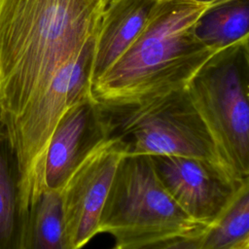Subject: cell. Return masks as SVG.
<instances>
[{
  "mask_svg": "<svg viewBox=\"0 0 249 249\" xmlns=\"http://www.w3.org/2000/svg\"><path fill=\"white\" fill-rule=\"evenodd\" d=\"M99 0H0V109L10 128L94 38Z\"/></svg>",
  "mask_w": 249,
  "mask_h": 249,
  "instance_id": "6da1fadb",
  "label": "cell"
},
{
  "mask_svg": "<svg viewBox=\"0 0 249 249\" xmlns=\"http://www.w3.org/2000/svg\"><path fill=\"white\" fill-rule=\"evenodd\" d=\"M209 6L191 0H159L129 48L91 83L92 97L104 105H125L185 88L215 53L193 30Z\"/></svg>",
  "mask_w": 249,
  "mask_h": 249,
  "instance_id": "7a4b0ae2",
  "label": "cell"
},
{
  "mask_svg": "<svg viewBox=\"0 0 249 249\" xmlns=\"http://www.w3.org/2000/svg\"><path fill=\"white\" fill-rule=\"evenodd\" d=\"M186 89L229 169L249 180V38L213 53Z\"/></svg>",
  "mask_w": 249,
  "mask_h": 249,
  "instance_id": "3957f363",
  "label": "cell"
},
{
  "mask_svg": "<svg viewBox=\"0 0 249 249\" xmlns=\"http://www.w3.org/2000/svg\"><path fill=\"white\" fill-rule=\"evenodd\" d=\"M102 105L110 119L111 135L124 140L126 153L200 159L232 174L186 87L138 103Z\"/></svg>",
  "mask_w": 249,
  "mask_h": 249,
  "instance_id": "277c9868",
  "label": "cell"
},
{
  "mask_svg": "<svg viewBox=\"0 0 249 249\" xmlns=\"http://www.w3.org/2000/svg\"><path fill=\"white\" fill-rule=\"evenodd\" d=\"M207 228L191 219L160 182L148 155L125 153L116 169L103 205L98 233L128 243Z\"/></svg>",
  "mask_w": 249,
  "mask_h": 249,
  "instance_id": "5b68a950",
  "label": "cell"
},
{
  "mask_svg": "<svg viewBox=\"0 0 249 249\" xmlns=\"http://www.w3.org/2000/svg\"><path fill=\"white\" fill-rule=\"evenodd\" d=\"M94 38L72 61L63 66L48 87L26 107L8 129L16 149L29 204L33 176L50 136L63 113L90 95Z\"/></svg>",
  "mask_w": 249,
  "mask_h": 249,
  "instance_id": "8992f818",
  "label": "cell"
},
{
  "mask_svg": "<svg viewBox=\"0 0 249 249\" xmlns=\"http://www.w3.org/2000/svg\"><path fill=\"white\" fill-rule=\"evenodd\" d=\"M105 107L92 95L70 106L55 124L36 166L31 198L41 190L61 191L79 165L111 136Z\"/></svg>",
  "mask_w": 249,
  "mask_h": 249,
  "instance_id": "52a82bcc",
  "label": "cell"
},
{
  "mask_svg": "<svg viewBox=\"0 0 249 249\" xmlns=\"http://www.w3.org/2000/svg\"><path fill=\"white\" fill-rule=\"evenodd\" d=\"M155 172L171 198L195 222L211 226L249 180L204 160L150 156Z\"/></svg>",
  "mask_w": 249,
  "mask_h": 249,
  "instance_id": "ba28073f",
  "label": "cell"
},
{
  "mask_svg": "<svg viewBox=\"0 0 249 249\" xmlns=\"http://www.w3.org/2000/svg\"><path fill=\"white\" fill-rule=\"evenodd\" d=\"M124 140L111 135L93 150L60 191L65 225L74 249H81L98 233L103 205L122 157Z\"/></svg>",
  "mask_w": 249,
  "mask_h": 249,
  "instance_id": "9c48e42d",
  "label": "cell"
},
{
  "mask_svg": "<svg viewBox=\"0 0 249 249\" xmlns=\"http://www.w3.org/2000/svg\"><path fill=\"white\" fill-rule=\"evenodd\" d=\"M159 0H111L103 9L94 36L90 86L129 48Z\"/></svg>",
  "mask_w": 249,
  "mask_h": 249,
  "instance_id": "30bf717a",
  "label": "cell"
},
{
  "mask_svg": "<svg viewBox=\"0 0 249 249\" xmlns=\"http://www.w3.org/2000/svg\"><path fill=\"white\" fill-rule=\"evenodd\" d=\"M27 214L18 158L7 133L0 136V249H23Z\"/></svg>",
  "mask_w": 249,
  "mask_h": 249,
  "instance_id": "8fae6325",
  "label": "cell"
},
{
  "mask_svg": "<svg viewBox=\"0 0 249 249\" xmlns=\"http://www.w3.org/2000/svg\"><path fill=\"white\" fill-rule=\"evenodd\" d=\"M23 249H74L65 225L60 191L41 190L31 198Z\"/></svg>",
  "mask_w": 249,
  "mask_h": 249,
  "instance_id": "7c38bea8",
  "label": "cell"
},
{
  "mask_svg": "<svg viewBox=\"0 0 249 249\" xmlns=\"http://www.w3.org/2000/svg\"><path fill=\"white\" fill-rule=\"evenodd\" d=\"M193 30L197 40L213 52L249 38V0H222L210 5Z\"/></svg>",
  "mask_w": 249,
  "mask_h": 249,
  "instance_id": "4fadbf2b",
  "label": "cell"
},
{
  "mask_svg": "<svg viewBox=\"0 0 249 249\" xmlns=\"http://www.w3.org/2000/svg\"><path fill=\"white\" fill-rule=\"evenodd\" d=\"M249 248V183L244 184L232 201L209 226L198 249Z\"/></svg>",
  "mask_w": 249,
  "mask_h": 249,
  "instance_id": "5bb4252c",
  "label": "cell"
},
{
  "mask_svg": "<svg viewBox=\"0 0 249 249\" xmlns=\"http://www.w3.org/2000/svg\"><path fill=\"white\" fill-rule=\"evenodd\" d=\"M204 231L205 230L136 242L116 243L112 249H198Z\"/></svg>",
  "mask_w": 249,
  "mask_h": 249,
  "instance_id": "9a60e30c",
  "label": "cell"
},
{
  "mask_svg": "<svg viewBox=\"0 0 249 249\" xmlns=\"http://www.w3.org/2000/svg\"><path fill=\"white\" fill-rule=\"evenodd\" d=\"M7 133H8V129L3 121V117H2V113H1V109H0V136L7 134Z\"/></svg>",
  "mask_w": 249,
  "mask_h": 249,
  "instance_id": "2e32d148",
  "label": "cell"
},
{
  "mask_svg": "<svg viewBox=\"0 0 249 249\" xmlns=\"http://www.w3.org/2000/svg\"><path fill=\"white\" fill-rule=\"evenodd\" d=\"M191 1H195L197 3H203V4H208V5H212L215 4L217 2H220L222 0H191Z\"/></svg>",
  "mask_w": 249,
  "mask_h": 249,
  "instance_id": "e0dca14e",
  "label": "cell"
},
{
  "mask_svg": "<svg viewBox=\"0 0 249 249\" xmlns=\"http://www.w3.org/2000/svg\"><path fill=\"white\" fill-rule=\"evenodd\" d=\"M99 1H101V2H102V3H103L105 6H106V5H107V4H108V3H109L111 0H99Z\"/></svg>",
  "mask_w": 249,
  "mask_h": 249,
  "instance_id": "ac0fdd59",
  "label": "cell"
},
{
  "mask_svg": "<svg viewBox=\"0 0 249 249\" xmlns=\"http://www.w3.org/2000/svg\"><path fill=\"white\" fill-rule=\"evenodd\" d=\"M244 249H249V248H244Z\"/></svg>",
  "mask_w": 249,
  "mask_h": 249,
  "instance_id": "d6986e66",
  "label": "cell"
}]
</instances>
